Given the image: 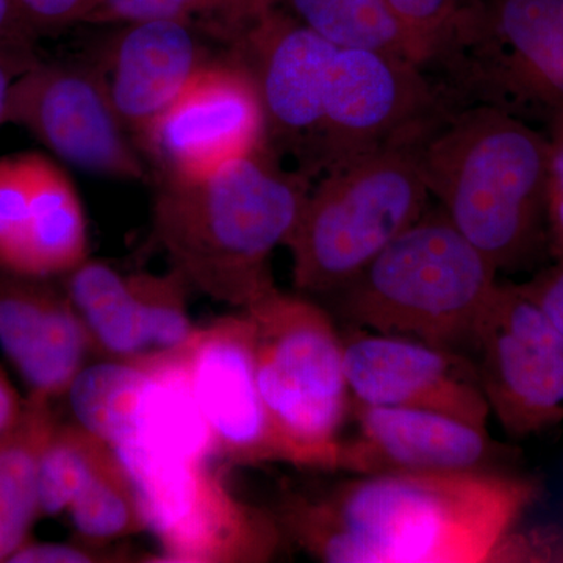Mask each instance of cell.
<instances>
[{
  "mask_svg": "<svg viewBox=\"0 0 563 563\" xmlns=\"http://www.w3.org/2000/svg\"><path fill=\"white\" fill-rule=\"evenodd\" d=\"M540 495L515 470L351 474L285 488L276 515L285 540L328 563L529 561L515 532Z\"/></svg>",
  "mask_w": 563,
  "mask_h": 563,
  "instance_id": "6da1fadb",
  "label": "cell"
},
{
  "mask_svg": "<svg viewBox=\"0 0 563 563\" xmlns=\"http://www.w3.org/2000/svg\"><path fill=\"white\" fill-rule=\"evenodd\" d=\"M310 191L265 147L191 179H157L154 235L191 290L240 310L276 288L269 261Z\"/></svg>",
  "mask_w": 563,
  "mask_h": 563,
  "instance_id": "7a4b0ae2",
  "label": "cell"
},
{
  "mask_svg": "<svg viewBox=\"0 0 563 563\" xmlns=\"http://www.w3.org/2000/svg\"><path fill=\"white\" fill-rule=\"evenodd\" d=\"M429 195L496 272L525 265L547 228V136L492 106L444 111L415 140Z\"/></svg>",
  "mask_w": 563,
  "mask_h": 563,
  "instance_id": "3957f363",
  "label": "cell"
},
{
  "mask_svg": "<svg viewBox=\"0 0 563 563\" xmlns=\"http://www.w3.org/2000/svg\"><path fill=\"white\" fill-rule=\"evenodd\" d=\"M495 266L448 220L424 214L340 290L329 312L351 328L407 336L461 354L498 280Z\"/></svg>",
  "mask_w": 563,
  "mask_h": 563,
  "instance_id": "277c9868",
  "label": "cell"
},
{
  "mask_svg": "<svg viewBox=\"0 0 563 563\" xmlns=\"http://www.w3.org/2000/svg\"><path fill=\"white\" fill-rule=\"evenodd\" d=\"M420 132L357 155L310 187L285 244L301 295L340 290L428 211L431 195L415 151Z\"/></svg>",
  "mask_w": 563,
  "mask_h": 563,
  "instance_id": "5b68a950",
  "label": "cell"
},
{
  "mask_svg": "<svg viewBox=\"0 0 563 563\" xmlns=\"http://www.w3.org/2000/svg\"><path fill=\"white\" fill-rule=\"evenodd\" d=\"M242 310L254 324L255 377L285 463L336 473L352 398L332 313L277 287Z\"/></svg>",
  "mask_w": 563,
  "mask_h": 563,
  "instance_id": "8992f818",
  "label": "cell"
},
{
  "mask_svg": "<svg viewBox=\"0 0 563 563\" xmlns=\"http://www.w3.org/2000/svg\"><path fill=\"white\" fill-rule=\"evenodd\" d=\"M431 68L451 106L550 120L563 110V0H462Z\"/></svg>",
  "mask_w": 563,
  "mask_h": 563,
  "instance_id": "52a82bcc",
  "label": "cell"
},
{
  "mask_svg": "<svg viewBox=\"0 0 563 563\" xmlns=\"http://www.w3.org/2000/svg\"><path fill=\"white\" fill-rule=\"evenodd\" d=\"M161 543L157 562L263 563L285 542L276 515L233 495L209 461L114 448Z\"/></svg>",
  "mask_w": 563,
  "mask_h": 563,
  "instance_id": "ba28073f",
  "label": "cell"
},
{
  "mask_svg": "<svg viewBox=\"0 0 563 563\" xmlns=\"http://www.w3.org/2000/svg\"><path fill=\"white\" fill-rule=\"evenodd\" d=\"M470 358L507 435L526 439L563 420V335L518 285H496Z\"/></svg>",
  "mask_w": 563,
  "mask_h": 563,
  "instance_id": "9c48e42d",
  "label": "cell"
},
{
  "mask_svg": "<svg viewBox=\"0 0 563 563\" xmlns=\"http://www.w3.org/2000/svg\"><path fill=\"white\" fill-rule=\"evenodd\" d=\"M31 132L81 172L144 180L146 162L118 117L98 66L38 60L11 85L3 125Z\"/></svg>",
  "mask_w": 563,
  "mask_h": 563,
  "instance_id": "30bf717a",
  "label": "cell"
},
{
  "mask_svg": "<svg viewBox=\"0 0 563 563\" xmlns=\"http://www.w3.org/2000/svg\"><path fill=\"white\" fill-rule=\"evenodd\" d=\"M450 109L420 66L380 52L336 47L310 174L402 139Z\"/></svg>",
  "mask_w": 563,
  "mask_h": 563,
  "instance_id": "8fae6325",
  "label": "cell"
},
{
  "mask_svg": "<svg viewBox=\"0 0 563 563\" xmlns=\"http://www.w3.org/2000/svg\"><path fill=\"white\" fill-rule=\"evenodd\" d=\"M157 179H191L269 147L261 92L233 52L211 58L135 139Z\"/></svg>",
  "mask_w": 563,
  "mask_h": 563,
  "instance_id": "7c38bea8",
  "label": "cell"
},
{
  "mask_svg": "<svg viewBox=\"0 0 563 563\" xmlns=\"http://www.w3.org/2000/svg\"><path fill=\"white\" fill-rule=\"evenodd\" d=\"M344 332V374L352 401L428 410L488 431L490 407L468 355L351 325Z\"/></svg>",
  "mask_w": 563,
  "mask_h": 563,
  "instance_id": "4fadbf2b",
  "label": "cell"
},
{
  "mask_svg": "<svg viewBox=\"0 0 563 563\" xmlns=\"http://www.w3.org/2000/svg\"><path fill=\"white\" fill-rule=\"evenodd\" d=\"M176 351L209 426L217 457L235 465L285 463L258 390L254 324L246 310L196 328Z\"/></svg>",
  "mask_w": 563,
  "mask_h": 563,
  "instance_id": "5bb4252c",
  "label": "cell"
},
{
  "mask_svg": "<svg viewBox=\"0 0 563 563\" xmlns=\"http://www.w3.org/2000/svg\"><path fill=\"white\" fill-rule=\"evenodd\" d=\"M87 261V220L68 174L38 152L0 158V273L51 279Z\"/></svg>",
  "mask_w": 563,
  "mask_h": 563,
  "instance_id": "9a60e30c",
  "label": "cell"
},
{
  "mask_svg": "<svg viewBox=\"0 0 563 563\" xmlns=\"http://www.w3.org/2000/svg\"><path fill=\"white\" fill-rule=\"evenodd\" d=\"M336 47L291 14L274 9L232 43L261 92L269 147L298 155L310 176L322 98Z\"/></svg>",
  "mask_w": 563,
  "mask_h": 563,
  "instance_id": "2e32d148",
  "label": "cell"
},
{
  "mask_svg": "<svg viewBox=\"0 0 563 563\" xmlns=\"http://www.w3.org/2000/svg\"><path fill=\"white\" fill-rule=\"evenodd\" d=\"M352 435L340 443L336 473H472L510 470L514 451L488 431L428 410L352 401Z\"/></svg>",
  "mask_w": 563,
  "mask_h": 563,
  "instance_id": "e0dca14e",
  "label": "cell"
},
{
  "mask_svg": "<svg viewBox=\"0 0 563 563\" xmlns=\"http://www.w3.org/2000/svg\"><path fill=\"white\" fill-rule=\"evenodd\" d=\"M0 347L31 393L52 401L66 396L95 351L63 287L7 273H0Z\"/></svg>",
  "mask_w": 563,
  "mask_h": 563,
  "instance_id": "ac0fdd59",
  "label": "cell"
},
{
  "mask_svg": "<svg viewBox=\"0 0 563 563\" xmlns=\"http://www.w3.org/2000/svg\"><path fill=\"white\" fill-rule=\"evenodd\" d=\"M101 69L107 91L133 140L168 109L211 60L195 25L173 20L120 24Z\"/></svg>",
  "mask_w": 563,
  "mask_h": 563,
  "instance_id": "d6986e66",
  "label": "cell"
},
{
  "mask_svg": "<svg viewBox=\"0 0 563 563\" xmlns=\"http://www.w3.org/2000/svg\"><path fill=\"white\" fill-rule=\"evenodd\" d=\"M52 399L31 393L20 420L0 440V562L31 539L40 515L38 468L44 444L58 424Z\"/></svg>",
  "mask_w": 563,
  "mask_h": 563,
  "instance_id": "ffe728a7",
  "label": "cell"
},
{
  "mask_svg": "<svg viewBox=\"0 0 563 563\" xmlns=\"http://www.w3.org/2000/svg\"><path fill=\"white\" fill-rule=\"evenodd\" d=\"M63 277V290L87 325L96 352L117 361L154 352L131 276L88 258Z\"/></svg>",
  "mask_w": 563,
  "mask_h": 563,
  "instance_id": "44dd1931",
  "label": "cell"
},
{
  "mask_svg": "<svg viewBox=\"0 0 563 563\" xmlns=\"http://www.w3.org/2000/svg\"><path fill=\"white\" fill-rule=\"evenodd\" d=\"M291 16L339 49L372 51L426 68L428 49L388 0H282Z\"/></svg>",
  "mask_w": 563,
  "mask_h": 563,
  "instance_id": "7402d4cb",
  "label": "cell"
},
{
  "mask_svg": "<svg viewBox=\"0 0 563 563\" xmlns=\"http://www.w3.org/2000/svg\"><path fill=\"white\" fill-rule=\"evenodd\" d=\"M150 377L147 355L85 366L66 393L77 424L113 448L129 446L136 439Z\"/></svg>",
  "mask_w": 563,
  "mask_h": 563,
  "instance_id": "603a6c76",
  "label": "cell"
},
{
  "mask_svg": "<svg viewBox=\"0 0 563 563\" xmlns=\"http://www.w3.org/2000/svg\"><path fill=\"white\" fill-rule=\"evenodd\" d=\"M282 0H96L88 24H128L173 20L209 24L211 32L233 43L254 22L277 9Z\"/></svg>",
  "mask_w": 563,
  "mask_h": 563,
  "instance_id": "cb8c5ba5",
  "label": "cell"
},
{
  "mask_svg": "<svg viewBox=\"0 0 563 563\" xmlns=\"http://www.w3.org/2000/svg\"><path fill=\"white\" fill-rule=\"evenodd\" d=\"M68 514L84 543H107L147 531L135 484L117 451L77 495Z\"/></svg>",
  "mask_w": 563,
  "mask_h": 563,
  "instance_id": "d4e9b609",
  "label": "cell"
},
{
  "mask_svg": "<svg viewBox=\"0 0 563 563\" xmlns=\"http://www.w3.org/2000/svg\"><path fill=\"white\" fill-rule=\"evenodd\" d=\"M113 454L111 444L77 422L55 426L40 457L41 517L68 512L77 495Z\"/></svg>",
  "mask_w": 563,
  "mask_h": 563,
  "instance_id": "484cf974",
  "label": "cell"
},
{
  "mask_svg": "<svg viewBox=\"0 0 563 563\" xmlns=\"http://www.w3.org/2000/svg\"><path fill=\"white\" fill-rule=\"evenodd\" d=\"M388 3L404 24L424 44L429 65L440 36L457 13L462 0H388Z\"/></svg>",
  "mask_w": 563,
  "mask_h": 563,
  "instance_id": "4316f807",
  "label": "cell"
},
{
  "mask_svg": "<svg viewBox=\"0 0 563 563\" xmlns=\"http://www.w3.org/2000/svg\"><path fill=\"white\" fill-rule=\"evenodd\" d=\"M22 21L36 36L85 22L96 0H13Z\"/></svg>",
  "mask_w": 563,
  "mask_h": 563,
  "instance_id": "83f0119b",
  "label": "cell"
},
{
  "mask_svg": "<svg viewBox=\"0 0 563 563\" xmlns=\"http://www.w3.org/2000/svg\"><path fill=\"white\" fill-rule=\"evenodd\" d=\"M118 555L101 553L95 544L33 542L29 539L9 563H91L121 562Z\"/></svg>",
  "mask_w": 563,
  "mask_h": 563,
  "instance_id": "f1b7e54d",
  "label": "cell"
},
{
  "mask_svg": "<svg viewBox=\"0 0 563 563\" xmlns=\"http://www.w3.org/2000/svg\"><path fill=\"white\" fill-rule=\"evenodd\" d=\"M526 298L531 299L554 328L563 335V261L531 282L518 285Z\"/></svg>",
  "mask_w": 563,
  "mask_h": 563,
  "instance_id": "f546056e",
  "label": "cell"
},
{
  "mask_svg": "<svg viewBox=\"0 0 563 563\" xmlns=\"http://www.w3.org/2000/svg\"><path fill=\"white\" fill-rule=\"evenodd\" d=\"M36 40L38 36L22 21L13 0H0V54L38 60Z\"/></svg>",
  "mask_w": 563,
  "mask_h": 563,
  "instance_id": "4dcf8cb0",
  "label": "cell"
},
{
  "mask_svg": "<svg viewBox=\"0 0 563 563\" xmlns=\"http://www.w3.org/2000/svg\"><path fill=\"white\" fill-rule=\"evenodd\" d=\"M551 181L550 191L563 192V110L550 118Z\"/></svg>",
  "mask_w": 563,
  "mask_h": 563,
  "instance_id": "1f68e13d",
  "label": "cell"
},
{
  "mask_svg": "<svg viewBox=\"0 0 563 563\" xmlns=\"http://www.w3.org/2000/svg\"><path fill=\"white\" fill-rule=\"evenodd\" d=\"M24 401L18 396L16 388L9 376L0 368V440L14 428L20 420Z\"/></svg>",
  "mask_w": 563,
  "mask_h": 563,
  "instance_id": "d6a6232c",
  "label": "cell"
},
{
  "mask_svg": "<svg viewBox=\"0 0 563 563\" xmlns=\"http://www.w3.org/2000/svg\"><path fill=\"white\" fill-rule=\"evenodd\" d=\"M41 60V58H38ZM38 60L18 57V55L0 54V128L3 125V113H5L7 99L11 85L21 76L24 70L31 68Z\"/></svg>",
  "mask_w": 563,
  "mask_h": 563,
  "instance_id": "836d02e7",
  "label": "cell"
},
{
  "mask_svg": "<svg viewBox=\"0 0 563 563\" xmlns=\"http://www.w3.org/2000/svg\"><path fill=\"white\" fill-rule=\"evenodd\" d=\"M547 229L551 247L563 261V192L550 191L548 196Z\"/></svg>",
  "mask_w": 563,
  "mask_h": 563,
  "instance_id": "e575fe53",
  "label": "cell"
}]
</instances>
